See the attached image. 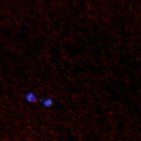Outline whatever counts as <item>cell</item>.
I'll list each match as a JSON object with an SVG mask.
<instances>
[{"instance_id": "1", "label": "cell", "mask_w": 141, "mask_h": 141, "mask_svg": "<svg viewBox=\"0 0 141 141\" xmlns=\"http://www.w3.org/2000/svg\"><path fill=\"white\" fill-rule=\"evenodd\" d=\"M26 100L28 101L31 102H35L37 101L36 96L32 93H28L26 96Z\"/></svg>"}, {"instance_id": "2", "label": "cell", "mask_w": 141, "mask_h": 141, "mask_svg": "<svg viewBox=\"0 0 141 141\" xmlns=\"http://www.w3.org/2000/svg\"><path fill=\"white\" fill-rule=\"evenodd\" d=\"M52 100L49 98H47L44 100L43 101L44 105L46 107H50L52 104Z\"/></svg>"}]
</instances>
